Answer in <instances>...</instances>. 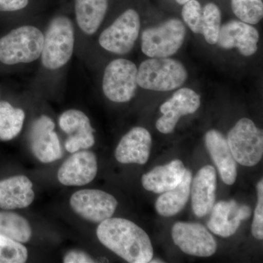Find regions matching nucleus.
<instances>
[{"instance_id":"25","label":"nucleus","mask_w":263,"mask_h":263,"mask_svg":"<svg viewBox=\"0 0 263 263\" xmlns=\"http://www.w3.org/2000/svg\"><path fill=\"white\" fill-rule=\"evenodd\" d=\"M26 113L9 102L0 101V140L8 141L18 136L23 129Z\"/></svg>"},{"instance_id":"27","label":"nucleus","mask_w":263,"mask_h":263,"mask_svg":"<svg viewBox=\"0 0 263 263\" xmlns=\"http://www.w3.org/2000/svg\"><path fill=\"white\" fill-rule=\"evenodd\" d=\"M221 20V11L219 7L212 3L205 5L202 10V34L209 44L217 43Z\"/></svg>"},{"instance_id":"7","label":"nucleus","mask_w":263,"mask_h":263,"mask_svg":"<svg viewBox=\"0 0 263 263\" xmlns=\"http://www.w3.org/2000/svg\"><path fill=\"white\" fill-rule=\"evenodd\" d=\"M138 67L124 58L111 60L104 69L102 90L105 98L117 103H125L134 98L138 89Z\"/></svg>"},{"instance_id":"12","label":"nucleus","mask_w":263,"mask_h":263,"mask_svg":"<svg viewBox=\"0 0 263 263\" xmlns=\"http://www.w3.org/2000/svg\"><path fill=\"white\" fill-rule=\"evenodd\" d=\"M172 238L175 245L190 255L210 257L217 249L213 235L198 223H176L172 228Z\"/></svg>"},{"instance_id":"10","label":"nucleus","mask_w":263,"mask_h":263,"mask_svg":"<svg viewBox=\"0 0 263 263\" xmlns=\"http://www.w3.org/2000/svg\"><path fill=\"white\" fill-rule=\"evenodd\" d=\"M70 205L76 214L86 220L100 223L114 215L117 199L100 190H82L70 197Z\"/></svg>"},{"instance_id":"19","label":"nucleus","mask_w":263,"mask_h":263,"mask_svg":"<svg viewBox=\"0 0 263 263\" xmlns=\"http://www.w3.org/2000/svg\"><path fill=\"white\" fill-rule=\"evenodd\" d=\"M192 184V205L197 217L212 212L215 202L216 174L213 166L206 165L197 172Z\"/></svg>"},{"instance_id":"35","label":"nucleus","mask_w":263,"mask_h":263,"mask_svg":"<svg viewBox=\"0 0 263 263\" xmlns=\"http://www.w3.org/2000/svg\"><path fill=\"white\" fill-rule=\"evenodd\" d=\"M50 1H53V0H50Z\"/></svg>"},{"instance_id":"9","label":"nucleus","mask_w":263,"mask_h":263,"mask_svg":"<svg viewBox=\"0 0 263 263\" xmlns=\"http://www.w3.org/2000/svg\"><path fill=\"white\" fill-rule=\"evenodd\" d=\"M228 146L235 160L241 165H256L263 155V133L251 119H240L228 133Z\"/></svg>"},{"instance_id":"21","label":"nucleus","mask_w":263,"mask_h":263,"mask_svg":"<svg viewBox=\"0 0 263 263\" xmlns=\"http://www.w3.org/2000/svg\"><path fill=\"white\" fill-rule=\"evenodd\" d=\"M32 182L25 176H15L0 181V208L5 210L24 209L34 201Z\"/></svg>"},{"instance_id":"18","label":"nucleus","mask_w":263,"mask_h":263,"mask_svg":"<svg viewBox=\"0 0 263 263\" xmlns=\"http://www.w3.org/2000/svg\"><path fill=\"white\" fill-rule=\"evenodd\" d=\"M152 136L145 128L136 127L123 136L115 152L116 159L122 164H146L149 158Z\"/></svg>"},{"instance_id":"16","label":"nucleus","mask_w":263,"mask_h":263,"mask_svg":"<svg viewBox=\"0 0 263 263\" xmlns=\"http://www.w3.org/2000/svg\"><path fill=\"white\" fill-rule=\"evenodd\" d=\"M212 212L208 228L214 234L224 238L234 235L240 222L247 220L252 214L250 207L235 200L218 202L213 206Z\"/></svg>"},{"instance_id":"4","label":"nucleus","mask_w":263,"mask_h":263,"mask_svg":"<svg viewBox=\"0 0 263 263\" xmlns=\"http://www.w3.org/2000/svg\"><path fill=\"white\" fill-rule=\"evenodd\" d=\"M75 24L76 55L84 63L89 59L93 38L106 18L110 0H67Z\"/></svg>"},{"instance_id":"8","label":"nucleus","mask_w":263,"mask_h":263,"mask_svg":"<svg viewBox=\"0 0 263 263\" xmlns=\"http://www.w3.org/2000/svg\"><path fill=\"white\" fill-rule=\"evenodd\" d=\"M186 28L181 21L171 18L159 27H150L141 34V51L150 58H167L182 46Z\"/></svg>"},{"instance_id":"29","label":"nucleus","mask_w":263,"mask_h":263,"mask_svg":"<svg viewBox=\"0 0 263 263\" xmlns=\"http://www.w3.org/2000/svg\"><path fill=\"white\" fill-rule=\"evenodd\" d=\"M27 258L28 252L22 243L0 234V263H24Z\"/></svg>"},{"instance_id":"22","label":"nucleus","mask_w":263,"mask_h":263,"mask_svg":"<svg viewBox=\"0 0 263 263\" xmlns=\"http://www.w3.org/2000/svg\"><path fill=\"white\" fill-rule=\"evenodd\" d=\"M186 168L179 160L157 166L142 176V184L146 190L162 194L173 190L182 181Z\"/></svg>"},{"instance_id":"14","label":"nucleus","mask_w":263,"mask_h":263,"mask_svg":"<svg viewBox=\"0 0 263 263\" xmlns=\"http://www.w3.org/2000/svg\"><path fill=\"white\" fill-rule=\"evenodd\" d=\"M200 105V95L194 90L180 89L161 105L162 116L157 121L156 127L163 134L173 133L181 117L195 113Z\"/></svg>"},{"instance_id":"5","label":"nucleus","mask_w":263,"mask_h":263,"mask_svg":"<svg viewBox=\"0 0 263 263\" xmlns=\"http://www.w3.org/2000/svg\"><path fill=\"white\" fill-rule=\"evenodd\" d=\"M141 30L139 13L134 8H127L119 13L112 23L99 31L96 43L100 49L117 56L130 53Z\"/></svg>"},{"instance_id":"33","label":"nucleus","mask_w":263,"mask_h":263,"mask_svg":"<svg viewBox=\"0 0 263 263\" xmlns=\"http://www.w3.org/2000/svg\"><path fill=\"white\" fill-rule=\"evenodd\" d=\"M176 1L180 5H184L185 3H187V2L190 1V0H176Z\"/></svg>"},{"instance_id":"26","label":"nucleus","mask_w":263,"mask_h":263,"mask_svg":"<svg viewBox=\"0 0 263 263\" xmlns=\"http://www.w3.org/2000/svg\"><path fill=\"white\" fill-rule=\"evenodd\" d=\"M28 221L15 213L0 212V234L19 243H27L32 237Z\"/></svg>"},{"instance_id":"11","label":"nucleus","mask_w":263,"mask_h":263,"mask_svg":"<svg viewBox=\"0 0 263 263\" xmlns=\"http://www.w3.org/2000/svg\"><path fill=\"white\" fill-rule=\"evenodd\" d=\"M55 127L53 119L46 114L40 116L31 124L29 132L31 150L43 163H50L62 158L61 144Z\"/></svg>"},{"instance_id":"1","label":"nucleus","mask_w":263,"mask_h":263,"mask_svg":"<svg viewBox=\"0 0 263 263\" xmlns=\"http://www.w3.org/2000/svg\"><path fill=\"white\" fill-rule=\"evenodd\" d=\"M76 51V27L70 4L67 0H61L57 9L46 17L43 49L31 83L34 89L48 92L65 85Z\"/></svg>"},{"instance_id":"30","label":"nucleus","mask_w":263,"mask_h":263,"mask_svg":"<svg viewBox=\"0 0 263 263\" xmlns=\"http://www.w3.org/2000/svg\"><path fill=\"white\" fill-rule=\"evenodd\" d=\"M202 15L201 5L197 0H190L183 5V21L190 29L196 34H202Z\"/></svg>"},{"instance_id":"24","label":"nucleus","mask_w":263,"mask_h":263,"mask_svg":"<svg viewBox=\"0 0 263 263\" xmlns=\"http://www.w3.org/2000/svg\"><path fill=\"white\" fill-rule=\"evenodd\" d=\"M192 179V173L186 169L179 184L173 190L162 193L157 198L155 208L160 215L171 217L182 210L190 198Z\"/></svg>"},{"instance_id":"23","label":"nucleus","mask_w":263,"mask_h":263,"mask_svg":"<svg viewBox=\"0 0 263 263\" xmlns=\"http://www.w3.org/2000/svg\"><path fill=\"white\" fill-rule=\"evenodd\" d=\"M50 0H0V15L11 17L16 25L46 16Z\"/></svg>"},{"instance_id":"28","label":"nucleus","mask_w":263,"mask_h":263,"mask_svg":"<svg viewBox=\"0 0 263 263\" xmlns=\"http://www.w3.org/2000/svg\"><path fill=\"white\" fill-rule=\"evenodd\" d=\"M231 7L234 14L245 23L256 24L262 18V0H231Z\"/></svg>"},{"instance_id":"32","label":"nucleus","mask_w":263,"mask_h":263,"mask_svg":"<svg viewBox=\"0 0 263 263\" xmlns=\"http://www.w3.org/2000/svg\"><path fill=\"white\" fill-rule=\"evenodd\" d=\"M65 263H91L95 262L87 254L81 251H71L64 257Z\"/></svg>"},{"instance_id":"20","label":"nucleus","mask_w":263,"mask_h":263,"mask_svg":"<svg viewBox=\"0 0 263 263\" xmlns=\"http://www.w3.org/2000/svg\"><path fill=\"white\" fill-rule=\"evenodd\" d=\"M205 143L222 181L226 184H233L237 177L236 161L226 138L219 131L212 129L205 134Z\"/></svg>"},{"instance_id":"6","label":"nucleus","mask_w":263,"mask_h":263,"mask_svg":"<svg viewBox=\"0 0 263 263\" xmlns=\"http://www.w3.org/2000/svg\"><path fill=\"white\" fill-rule=\"evenodd\" d=\"M187 78V71L178 60L151 58L138 67L137 82L144 89L167 91L181 87Z\"/></svg>"},{"instance_id":"2","label":"nucleus","mask_w":263,"mask_h":263,"mask_svg":"<svg viewBox=\"0 0 263 263\" xmlns=\"http://www.w3.org/2000/svg\"><path fill=\"white\" fill-rule=\"evenodd\" d=\"M97 236L102 245L130 263L150 262L154 249L146 232L133 221L109 218L100 223Z\"/></svg>"},{"instance_id":"31","label":"nucleus","mask_w":263,"mask_h":263,"mask_svg":"<svg viewBox=\"0 0 263 263\" xmlns=\"http://www.w3.org/2000/svg\"><path fill=\"white\" fill-rule=\"evenodd\" d=\"M258 201L254 211L252 233L254 238L258 240L263 238V180H260L257 185Z\"/></svg>"},{"instance_id":"17","label":"nucleus","mask_w":263,"mask_h":263,"mask_svg":"<svg viewBox=\"0 0 263 263\" xmlns=\"http://www.w3.org/2000/svg\"><path fill=\"white\" fill-rule=\"evenodd\" d=\"M259 32L250 24L232 20L221 26L217 43L224 49L238 48L242 55L252 56L257 51Z\"/></svg>"},{"instance_id":"15","label":"nucleus","mask_w":263,"mask_h":263,"mask_svg":"<svg viewBox=\"0 0 263 263\" xmlns=\"http://www.w3.org/2000/svg\"><path fill=\"white\" fill-rule=\"evenodd\" d=\"M98 173V161L93 152H76L60 166L59 181L65 186H79L94 180Z\"/></svg>"},{"instance_id":"34","label":"nucleus","mask_w":263,"mask_h":263,"mask_svg":"<svg viewBox=\"0 0 263 263\" xmlns=\"http://www.w3.org/2000/svg\"><path fill=\"white\" fill-rule=\"evenodd\" d=\"M150 262H163L162 261L160 260V259H155V261H150Z\"/></svg>"},{"instance_id":"13","label":"nucleus","mask_w":263,"mask_h":263,"mask_svg":"<svg viewBox=\"0 0 263 263\" xmlns=\"http://www.w3.org/2000/svg\"><path fill=\"white\" fill-rule=\"evenodd\" d=\"M59 126L66 135V150L71 154L81 149H87L94 146L95 129L89 118L79 109L65 110L59 117Z\"/></svg>"},{"instance_id":"3","label":"nucleus","mask_w":263,"mask_h":263,"mask_svg":"<svg viewBox=\"0 0 263 263\" xmlns=\"http://www.w3.org/2000/svg\"><path fill=\"white\" fill-rule=\"evenodd\" d=\"M46 16L13 26L0 37V65L24 68L39 61L44 42Z\"/></svg>"}]
</instances>
